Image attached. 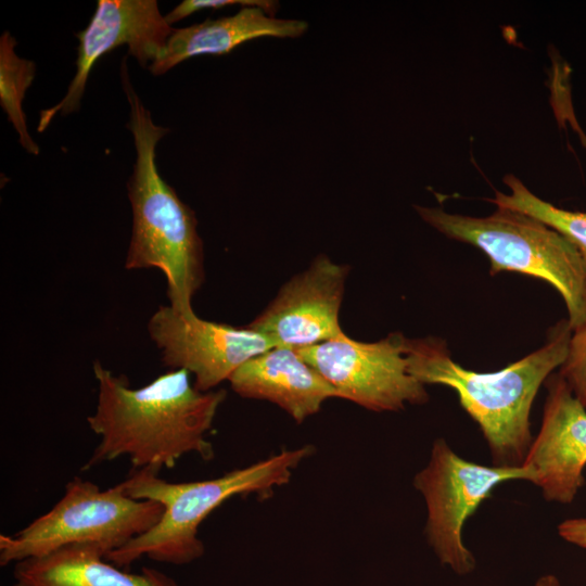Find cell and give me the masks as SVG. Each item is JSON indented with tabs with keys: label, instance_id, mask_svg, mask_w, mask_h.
<instances>
[{
	"label": "cell",
	"instance_id": "cell-10",
	"mask_svg": "<svg viewBox=\"0 0 586 586\" xmlns=\"http://www.w3.org/2000/svg\"><path fill=\"white\" fill-rule=\"evenodd\" d=\"M174 28L155 0H99L87 27L76 34L79 46L76 73L65 97L40 112L37 130L43 131L56 113L66 115L79 109L88 77L104 54L127 46L142 67H149L163 52Z\"/></svg>",
	"mask_w": 586,
	"mask_h": 586
},
{
	"label": "cell",
	"instance_id": "cell-12",
	"mask_svg": "<svg viewBox=\"0 0 586 586\" xmlns=\"http://www.w3.org/2000/svg\"><path fill=\"white\" fill-rule=\"evenodd\" d=\"M545 385L540 430L522 467L532 473V483L547 501L568 505L585 482L586 407L559 373L550 374Z\"/></svg>",
	"mask_w": 586,
	"mask_h": 586
},
{
	"label": "cell",
	"instance_id": "cell-2",
	"mask_svg": "<svg viewBox=\"0 0 586 586\" xmlns=\"http://www.w3.org/2000/svg\"><path fill=\"white\" fill-rule=\"evenodd\" d=\"M572 329L560 320L538 349L494 372H477L457 364L444 340L408 339V371L425 386L453 388L461 407L477 423L488 445L493 466L522 467L533 442L531 409L543 384L564 362Z\"/></svg>",
	"mask_w": 586,
	"mask_h": 586
},
{
	"label": "cell",
	"instance_id": "cell-14",
	"mask_svg": "<svg viewBox=\"0 0 586 586\" xmlns=\"http://www.w3.org/2000/svg\"><path fill=\"white\" fill-rule=\"evenodd\" d=\"M308 24L300 20L278 18L262 8L244 7L238 13L174 29L161 55L149 66L153 75H163L179 63L199 55H220L259 38H296Z\"/></svg>",
	"mask_w": 586,
	"mask_h": 586
},
{
	"label": "cell",
	"instance_id": "cell-18",
	"mask_svg": "<svg viewBox=\"0 0 586 586\" xmlns=\"http://www.w3.org/2000/svg\"><path fill=\"white\" fill-rule=\"evenodd\" d=\"M558 373L586 407V323L572 331L568 355Z\"/></svg>",
	"mask_w": 586,
	"mask_h": 586
},
{
	"label": "cell",
	"instance_id": "cell-8",
	"mask_svg": "<svg viewBox=\"0 0 586 586\" xmlns=\"http://www.w3.org/2000/svg\"><path fill=\"white\" fill-rule=\"evenodd\" d=\"M405 341L398 332L375 342H360L342 333L295 351L340 398L377 412L399 411L429 400L425 385L408 371Z\"/></svg>",
	"mask_w": 586,
	"mask_h": 586
},
{
	"label": "cell",
	"instance_id": "cell-19",
	"mask_svg": "<svg viewBox=\"0 0 586 586\" xmlns=\"http://www.w3.org/2000/svg\"><path fill=\"white\" fill-rule=\"evenodd\" d=\"M258 7L275 16L279 3L270 0H184L165 15L169 25L204 9H222L230 5Z\"/></svg>",
	"mask_w": 586,
	"mask_h": 586
},
{
	"label": "cell",
	"instance_id": "cell-4",
	"mask_svg": "<svg viewBox=\"0 0 586 586\" xmlns=\"http://www.w3.org/2000/svg\"><path fill=\"white\" fill-rule=\"evenodd\" d=\"M314 451L311 445L284 449L218 477L194 482H167L152 470L132 469L123 481L126 494L135 499L156 501L164 511L151 530L105 559L122 569L142 557L173 565L194 562L205 552L199 527L208 514L233 496L266 497L273 488L288 484L293 471Z\"/></svg>",
	"mask_w": 586,
	"mask_h": 586
},
{
	"label": "cell",
	"instance_id": "cell-6",
	"mask_svg": "<svg viewBox=\"0 0 586 586\" xmlns=\"http://www.w3.org/2000/svg\"><path fill=\"white\" fill-rule=\"evenodd\" d=\"M163 511L156 501L128 496L124 482L101 489L75 476L48 512L13 535H0V564H14L73 544H95L109 555L151 530Z\"/></svg>",
	"mask_w": 586,
	"mask_h": 586
},
{
	"label": "cell",
	"instance_id": "cell-21",
	"mask_svg": "<svg viewBox=\"0 0 586 586\" xmlns=\"http://www.w3.org/2000/svg\"><path fill=\"white\" fill-rule=\"evenodd\" d=\"M535 586H561L560 582L555 575L547 574L542 577H539L535 584Z\"/></svg>",
	"mask_w": 586,
	"mask_h": 586
},
{
	"label": "cell",
	"instance_id": "cell-3",
	"mask_svg": "<svg viewBox=\"0 0 586 586\" xmlns=\"http://www.w3.org/2000/svg\"><path fill=\"white\" fill-rule=\"evenodd\" d=\"M125 61L120 78L130 106L127 127L136 150L133 170L127 182L132 229L125 268L161 270L166 278L168 305L182 314L193 313V296L205 280L198 220L158 173L155 149L169 129L153 122L130 82Z\"/></svg>",
	"mask_w": 586,
	"mask_h": 586
},
{
	"label": "cell",
	"instance_id": "cell-16",
	"mask_svg": "<svg viewBox=\"0 0 586 586\" xmlns=\"http://www.w3.org/2000/svg\"><path fill=\"white\" fill-rule=\"evenodd\" d=\"M16 40L5 30L0 37V104L9 122L16 130L21 145L30 154L38 155L39 146L27 130L23 101L31 86L36 65L20 58L15 52Z\"/></svg>",
	"mask_w": 586,
	"mask_h": 586
},
{
	"label": "cell",
	"instance_id": "cell-1",
	"mask_svg": "<svg viewBox=\"0 0 586 586\" xmlns=\"http://www.w3.org/2000/svg\"><path fill=\"white\" fill-rule=\"evenodd\" d=\"M93 374L98 399L87 422L100 442L82 471L123 456L129 458L133 470L156 473L174 468L188 454L204 460L214 457L206 435L226 399L225 390L201 392L191 382V374L181 369L169 370L138 388L99 360L93 362Z\"/></svg>",
	"mask_w": 586,
	"mask_h": 586
},
{
	"label": "cell",
	"instance_id": "cell-7",
	"mask_svg": "<svg viewBox=\"0 0 586 586\" xmlns=\"http://www.w3.org/2000/svg\"><path fill=\"white\" fill-rule=\"evenodd\" d=\"M513 480L532 482V473L524 467L475 463L457 455L444 438L434 441L413 486L426 505V539L443 565L459 575L474 570L475 559L462 542L463 525L495 487Z\"/></svg>",
	"mask_w": 586,
	"mask_h": 586
},
{
	"label": "cell",
	"instance_id": "cell-17",
	"mask_svg": "<svg viewBox=\"0 0 586 586\" xmlns=\"http://www.w3.org/2000/svg\"><path fill=\"white\" fill-rule=\"evenodd\" d=\"M510 192H495L489 201L497 207L514 209L556 229L572 242L586 260V212L568 211L538 198L513 175L504 177Z\"/></svg>",
	"mask_w": 586,
	"mask_h": 586
},
{
	"label": "cell",
	"instance_id": "cell-20",
	"mask_svg": "<svg viewBox=\"0 0 586 586\" xmlns=\"http://www.w3.org/2000/svg\"><path fill=\"white\" fill-rule=\"evenodd\" d=\"M559 535L566 542L586 548V519H569L558 526Z\"/></svg>",
	"mask_w": 586,
	"mask_h": 586
},
{
	"label": "cell",
	"instance_id": "cell-13",
	"mask_svg": "<svg viewBox=\"0 0 586 586\" xmlns=\"http://www.w3.org/2000/svg\"><path fill=\"white\" fill-rule=\"evenodd\" d=\"M241 397L276 404L295 422L317 413L339 392L292 347L276 346L259 354L228 380Z\"/></svg>",
	"mask_w": 586,
	"mask_h": 586
},
{
	"label": "cell",
	"instance_id": "cell-5",
	"mask_svg": "<svg viewBox=\"0 0 586 586\" xmlns=\"http://www.w3.org/2000/svg\"><path fill=\"white\" fill-rule=\"evenodd\" d=\"M415 208L447 238L481 250L489 259L491 276L514 271L552 285L565 303L572 331L586 323V260L556 229L505 207L485 217L453 214L441 207Z\"/></svg>",
	"mask_w": 586,
	"mask_h": 586
},
{
	"label": "cell",
	"instance_id": "cell-9",
	"mask_svg": "<svg viewBox=\"0 0 586 586\" xmlns=\"http://www.w3.org/2000/svg\"><path fill=\"white\" fill-rule=\"evenodd\" d=\"M148 332L161 352L163 366L188 371L201 392L213 391L247 360L276 347L247 326L208 321L194 311L182 314L169 305H161L153 313Z\"/></svg>",
	"mask_w": 586,
	"mask_h": 586
},
{
	"label": "cell",
	"instance_id": "cell-11",
	"mask_svg": "<svg viewBox=\"0 0 586 586\" xmlns=\"http://www.w3.org/2000/svg\"><path fill=\"white\" fill-rule=\"evenodd\" d=\"M349 266L318 255L278 291L247 327L276 346L302 348L341 335L340 309Z\"/></svg>",
	"mask_w": 586,
	"mask_h": 586
},
{
	"label": "cell",
	"instance_id": "cell-15",
	"mask_svg": "<svg viewBox=\"0 0 586 586\" xmlns=\"http://www.w3.org/2000/svg\"><path fill=\"white\" fill-rule=\"evenodd\" d=\"M95 544H73L14 563L12 586H179L162 571L131 573L105 559Z\"/></svg>",
	"mask_w": 586,
	"mask_h": 586
}]
</instances>
